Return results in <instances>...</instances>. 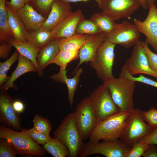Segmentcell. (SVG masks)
Instances as JSON below:
<instances>
[{
  "label": "cell",
  "instance_id": "ee69618b",
  "mask_svg": "<svg viewBox=\"0 0 157 157\" xmlns=\"http://www.w3.org/2000/svg\"><path fill=\"white\" fill-rule=\"evenodd\" d=\"M12 106L15 111L18 113H22L24 110V105L20 101L16 100L13 101Z\"/></svg>",
  "mask_w": 157,
  "mask_h": 157
},
{
  "label": "cell",
  "instance_id": "7bdbcfd3",
  "mask_svg": "<svg viewBox=\"0 0 157 157\" xmlns=\"http://www.w3.org/2000/svg\"><path fill=\"white\" fill-rule=\"evenodd\" d=\"M142 156L157 157V146L154 144H148V148Z\"/></svg>",
  "mask_w": 157,
  "mask_h": 157
},
{
  "label": "cell",
  "instance_id": "5bb4252c",
  "mask_svg": "<svg viewBox=\"0 0 157 157\" xmlns=\"http://www.w3.org/2000/svg\"><path fill=\"white\" fill-rule=\"evenodd\" d=\"M5 91L1 90L0 93V122L17 131L21 130L22 128L19 114L14 110L13 101Z\"/></svg>",
  "mask_w": 157,
  "mask_h": 157
},
{
  "label": "cell",
  "instance_id": "8d00e7d4",
  "mask_svg": "<svg viewBox=\"0 0 157 157\" xmlns=\"http://www.w3.org/2000/svg\"><path fill=\"white\" fill-rule=\"evenodd\" d=\"M31 138L39 144L43 145L49 142L52 138L50 135H46L35 129L33 127L27 129Z\"/></svg>",
  "mask_w": 157,
  "mask_h": 157
},
{
  "label": "cell",
  "instance_id": "30bf717a",
  "mask_svg": "<svg viewBox=\"0 0 157 157\" xmlns=\"http://www.w3.org/2000/svg\"><path fill=\"white\" fill-rule=\"evenodd\" d=\"M141 6L138 0H101L99 9L114 21L130 18Z\"/></svg>",
  "mask_w": 157,
  "mask_h": 157
},
{
  "label": "cell",
  "instance_id": "7402d4cb",
  "mask_svg": "<svg viewBox=\"0 0 157 157\" xmlns=\"http://www.w3.org/2000/svg\"><path fill=\"white\" fill-rule=\"evenodd\" d=\"M60 51L58 39H52L46 45L42 48L37 58L38 65L43 71L51 62Z\"/></svg>",
  "mask_w": 157,
  "mask_h": 157
},
{
  "label": "cell",
  "instance_id": "e0dca14e",
  "mask_svg": "<svg viewBox=\"0 0 157 157\" xmlns=\"http://www.w3.org/2000/svg\"><path fill=\"white\" fill-rule=\"evenodd\" d=\"M72 12L69 3L61 0H54L47 17L41 27L51 31Z\"/></svg>",
  "mask_w": 157,
  "mask_h": 157
},
{
  "label": "cell",
  "instance_id": "4316f807",
  "mask_svg": "<svg viewBox=\"0 0 157 157\" xmlns=\"http://www.w3.org/2000/svg\"><path fill=\"white\" fill-rule=\"evenodd\" d=\"M44 150L54 157H69V152L67 147L60 141L52 138L42 147Z\"/></svg>",
  "mask_w": 157,
  "mask_h": 157
},
{
  "label": "cell",
  "instance_id": "d590c367",
  "mask_svg": "<svg viewBox=\"0 0 157 157\" xmlns=\"http://www.w3.org/2000/svg\"><path fill=\"white\" fill-rule=\"evenodd\" d=\"M144 120L153 129H157V110L151 107L148 111H141Z\"/></svg>",
  "mask_w": 157,
  "mask_h": 157
},
{
  "label": "cell",
  "instance_id": "7a4b0ae2",
  "mask_svg": "<svg viewBox=\"0 0 157 157\" xmlns=\"http://www.w3.org/2000/svg\"><path fill=\"white\" fill-rule=\"evenodd\" d=\"M130 113L119 112L99 121L90 133L89 141H110L120 139Z\"/></svg>",
  "mask_w": 157,
  "mask_h": 157
},
{
  "label": "cell",
  "instance_id": "60d3db41",
  "mask_svg": "<svg viewBox=\"0 0 157 157\" xmlns=\"http://www.w3.org/2000/svg\"><path fill=\"white\" fill-rule=\"evenodd\" d=\"M31 0H10L6 1V5L9 8L17 11L23 7L27 3H29Z\"/></svg>",
  "mask_w": 157,
  "mask_h": 157
},
{
  "label": "cell",
  "instance_id": "3957f363",
  "mask_svg": "<svg viewBox=\"0 0 157 157\" xmlns=\"http://www.w3.org/2000/svg\"><path fill=\"white\" fill-rule=\"evenodd\" d=\"M103 83L108 88L113 100L120 111L130 113L133 110L135 82L119 74L118 78L114 77Z\"/></svg>",
  "mask_w": 157,
  "mask_h": 157
},
{
  "label": "cell",
  "instance_id": "7c38bea8",
  "mask_svg": "<svg viewBox=\"0 0 157 157\" xmlns=\"http://www.w3.org/2000/svg\"><path fill=\"white\" fill-rule=\"evenodd\" d=\"M123 65L132 76L144 74L151 76L157 79V73L150 67L141 41L139 40L134 46L131 56L126 60Z\"/></svg>",
  "mask_w": 157,
  "mask_h": 157
},
{
  "label": "cell",
  "instance_id": "603a6c76",
  "mask_svg": "<svg viewBox=\"0 0 157 157\" xmlns=\"http://www.w3.org/2000/svg\"><path fill=\"white\" fill-rule=\"evenodd\" d=\"M6 8L8 24L13 38L19 41H26L27 31L16 11L9 8L7 6Z\"/></svg>",
  "mask_w": 157,
  "mask_h": 157
},
{
  "label": "cell",
  "instance_id": "f6af8a7d",
  "mask_svg": "<svg viewBox=\"0 0 157 157\" xmlns=\"http://www.w3.org/2000/svg\"><path fill=\"white\" fill-rule=\"evenodd\" d=\"M63 1L69 3V2H75L79 1H86L88 0H61ZM97 3L99 7H100L101 5V0H94Z\"/></svg>",
  "mask_w": 157,
  "mask_h": 157
},
{
  "label": "cell",
  "instance_id": "ffe728a7",
  "mask_svg": "<svg viewBox=\"0 0 157 157\" xmlns=\"http://www.w3.org/2000/svg\"><path fill=\"white\" fill-rule=\"evenodd\" d=\"M18 63L13 72L11 74L8 81L1 87V90L6 91L12 88L16 90L14 82L19 76L26 73L32 72H38V69L33 63L28 59L19 53Z\"/></svg>",
  "mask_w": 157,
  "mask_h": 157
},
{
  "label": "cell",
  "instance_id": "74e56055",
  "mask_svg": "<svg viewBox=\"0 0 157 157\" xmlns=\"http://www.w3.org/2000/svg\"><path fill=\"white\" fill-rule=\"evenodd\" d=\"M143 48L147 57L150 68L157 73V54L149 48L148 44L144 41H141Z\"/></svg>",
  "mask_w": 157,
  "mask_h": 157
},
{
  "label": "cell",
  "instance_id": "d6a6232c",
  "mask_svg": "<svg viewBox=\"0 0 157 157\" xmlns=\"http://www.w3.org/2000/svg\"><path fill=\"white\" fill-rule=\"evenodd\" d=\"M120 75L124 76L133 81L143 83L157 88V81L146 77L141 74L137 77L132 76L128 72L123 65L122 67Z\"/></svg>",
  "mask_w": 157,
  "mask_h": 157
},
{
  "label": "cell",
  "instance_id": "44dd1931",
  "mask_svg": "<svg viewBox=\"0 0 157 157\" xmlns=\"http://www.w3.org/2000/svg\"><path fill=\"white\" fill-rule=\"evenodd\" d=\"M6 42L14 47L19 54L31 61L37 68L38 75L40 76L43 75V72L39 68L37 59L38 53L41 49L36 47L27 41H19L14 38L10 39Z\"/></svg>",
  "mask_w": 157,
  "mask_h": 157
},
{
  "label": "cell",
  "instance_id": "f1b7e54d",
  "mask_svg": "<svg viewBox=\"0 0 157 157\" xmlns=\"http://www.w3.org/2000/svg\"><path fill=\"white\" fill-rule=\"evenodd\" d=\"M78 58L79 50L59 51L51 64H55L60 67H63Z\"/></svg>",
  "mask_w": 157,
  "mask_h": 157
},
{
  "label": "cell",
  "instance_id": "836d02e7",
  "mask_svg": "<svg viewBox=\"0 0 157 157\" xmlns=\"http://www.w3.org/2000/svg\"><path fill=\"white\" fill-rule=\"evenodd\" d=\"M18 154L12 145L6 139H0V157H15Z\"/></svg>",
  "mask_w": 157,
  "mask_h": 157
},
{
  "label": "cell",
  "instance_id": "8992f818",
  "mask_svg": "<svg viewBox=\"0 0 157 157\" xmlns=\"http://www.w3.org/2000/svg\"><path fill=\"white\" fill-rule=\"evenodd\" d=\"M116 45L107 39L100 46L93 60L89 62L90 67L95 70L98 77L103 82L114 77L112 69Z\"/></svg>",
  "mask_w": 157,
  "mask_h": 157
},
{
  "label": "cell",
  "instance_id": "83f0119b",
  "mask_svg": "<svg viewBox=\"0 0 157 157\" xmlns=\"http://www.w3.org/2000/svg\"><path fill=\"white\" fill-rule=\"evenodd\" d=\"M90 19L97 25L101 31L106 35L112 31L116 24L115 21L102 12L94 13Z\"/></svg>",
  "mask_w": 157,
  "mask_h": 157
},
{
  "label": "cell",
  "instance_id": "d6986e66",
  "mask_svg": "<svg viewBox=\"0 0 157 157\" xmlns=\"http://www.w3.org/2000/svg\"><path fill=\"white\" fill-rule=\"evenodd\" d=\"M67 66L60 67L59 72L51 76V78L55 81L65 83L68 91V101L71 107H72L74 102L75 91L79 83L83 69L79 68L75 72V73L73 77L68 78L66 76L67 71L66 69Z\"/></svg>",
  "mask_w": 157,
  "mask_h": 157
},
{
  "label": "cell",
  "instance_id": "484cf974",
  "mask_svg": "<svg viewBox=\"0 0 157 157\" xmlns=\"http://www.w3.org/2000/svg\"><path fill=\"white\" fill-rule=\"evenodd\" d=\"M6 0H0V40L6 42L13 38L8 22Z\"/></svg>",
  "mask_w": 157,
  "mask_h": 157
},
{
  "label": "cell",
  "instance_id": "ba28073f",
  "mask_svg": "<svg viewBox=\"0 0 157 157\" xmlns=\"http://www.w3.org/2000/svg\"><path fill=\"white\" fill-rule=\"evenodd\" d=\"M96 113L99 122L120 112L112 98L110 91L103 83L88 97Z\"/></svg>",
  "mask_w": 157,
  "mask_h": 157
},
{
  "label": "cell",
  "instance_id": "e575fe53",
  "mask_svg": "<svg viewBox=\"0 0 157 157\" xmlns=\"http://www.w3.org/2000/svg\"><path fill=\"white\" fill-rule=\"evenodd\" d=\"M54 0H31L29 3L40 13L49 14Z\"/></svg>",
  "mask_w": 157,
  "mask_h": 157
},
{
  "label": "cell",
  "instance_id": "2e32d148",
  "mask_svg": "<svg viewBox=\"0 0 157 157\" xmlns=\"http://www.w3.org/2000/svg\"><path fill=\"white\" fill-rule=\"evenodd\" d=\"M106 40L107 35L103 32L90 35L79 50V62L74 72L82 63L93 60L100 46Z\"/></svg>",
  "mask_w": 157,
  "mask_h": 157
},
{
  "label": "cell",
  "instance_id": "cb8c5ba5",
  "mask_svg": "<svg viewBox=\"0 0 157 157\" xmlns=\"http://www.w3.org/2000/svg\"><path fill=\"white\" fill-rule=\"evenodd\" d=\"M90 35L75 33L69 37L58 39L60 51L79 50Z\"/></svg>",
  "mask_w": 157,
  "mask_h": 157
},
{
  "label": "cell",
  "instance_id": "d4e9b609",
  "mask_svg": "<svg viewBox=\"0 0 157 157\" xmlns=\"http://www.w3.org/2000/svg\"><path fill=\"white\" fill-rule=\"evenodd\" d=\"M26 38L27 41L41 49L52 39L51 31L41 27L35 31H27Z\"/></svg>",
  "mask_w": 157,
  "mask_h": 157
},
{
  "label": "cell",
  "instance_id": "9c48e42d",
  "mask_svg": "<svg viewBox=\"0 0 157 157\" xmlns=\"http://www.w3.org/2000/svg\"><path fill=\"white\" fill-rule=\"evenodd\" d=\"M154 129L143 119L141 111L134 109L130 113L120 139L129 145L132 146L142 138L149 134Z\"/></svg>",
  "mask_w": 157,
  "mask_h": 157
},
{
  "label": "cell",
  "instance_id": "f546056e",
  "mask_svg": "<svg viewBox=\"0 0 157 157\" xmlns=\"http://www.w3.org/2000/svg\"><path fill=\"white\" fill-rule=\"evenodd\" d=\"M19 52L15 50L10 57L7 60L0 63V85L1 87L9 80L10 76H7V73L11 65L18 59Z\"/></svg>",
  "mask_w": 157,
  "mask_h": 157
},
{
  "label": "cell",
  "instance_id": "6da1fadb",
  "mask_svg": "<svg viewBox=\"0 0 157 157\" xmlns=\"http://www.w3.org/2000/svg\"><path fill=\"white\" fill-rule=\"evenodd\" d=\"M6 139L13 146L18 155L39 157L44 156L46 151L29 135L27 129L15 131L6 125H0V138Z\"/></svg>",
  "mask_w": 157,
  "mask_h": 157
},
{
  "label": "cell",
  "instance_id": "9a60e30c",
  "mask_svg": "<svg viewBox=\"0 0 157 157\" xmlns=\"http://www.w3.org/2000/svg\"><path fill=\"white\" fill-rule=\"evenodd\" d=\"M84 19L80 9L72 12L51 31L52 39L67 37L75 34L78 25Z\"/></svg>",
  "mask_w": 157,
  "mask_h": 157
},
{
  "label": "cell",
  "instance_id": "8fae6325",
  "mask_svg": "<svg viewBox=\"0 0 157 157\" xmlns=\"http://www.w3.org/2000/svg\"><path fill=\"white\" fill-rule=\"evenodd\" d=\"M140 33L133 24L124 21L121 23H116L112 31L107 35V39L129 49L137 43Z\"/></svg>",
  "mask_w": 157,
  "mask_h": 157
},
{
  "label": "cell",
  "instance_id": "ab89813d",
  "mask_svg": "<svg viewBox=\"0 0 157 157\" xmlns=\"http://www.w3.org/2000/svg\"><path fill=\"white\" fill-rule=\"evenodd\" d=\"M13 46L6 42L0 41V58L7 59L10 56Z\"/></svg>",
  "mask_w": 157,
  "mask_h": 157
},
{
  "label": "cell",
  "instance_id": "4fadbf2b",
  "mask_svg": "<svg viewBox=\"0 0 157 157\" xmlns=\"http://www.w3.org/2000/svg\"><path fill=\"white\" fill-rule=\"evenodd\" d=\"M148 15L143 21L134 19L133 24L146 37L144 42L157 52V8L154 3L148 8Z\"/></svg>",
  "mask_w": 157,
  "mask_h": 157
},
{
  "label": "cell",
  "instance_id": "ac0fdd59",
  "mask_svg": "<svg viewBox=\"0 0 157 157\" xmlns=\"http://www.w3.org/2000/svg\"><path fill=\"white\" fill-rule=\"evenodd\" d=\"M16 12L27 31L39 29L47 18L38 13L29 3H26Z\"/></svg>",
  "mask_w": 157,
  "mask_h": 157
},
{
  "label": "cell",
  "instance_id": "52a82bcc",
  "mask_svg": "<svg viewBox=\"0 0 157 157\" xmlns=\"http://www.w3.org/2000/svg\"><path fill=\"white\" fill-rule=\"evenodd\" d=\"M75 122L83 141L89 138L99 122L95 110L88 97H86L75 106L74 113Z\"/></svg>",
  "mask_w": 157,
  "mask_h": 157
},
{
  "label": "cell",
  "instance_id": "bcb514c9",
  "mask_svg": "<svg viewBox=\"0 0 157 157\" xmlns=\"http://www.w3.org/2000/svg\"><path fill=\"white\" fill-rule=\"evenodd\" d=\"M140 2L141 6L144 9H147L148 8L146 0H138Z\"/></svg>",
  "mask_w": 157,
  "mask_h": 157
},
{
  "label": "cell",
  "instance_id": "f35d334b",
  "mask_svg": "<svg viewBox=\"0 0 157 157\" xmlns=\"http://www.w3.org/2000/svg\"><path fill=\"white\" fill-rule=\"evenodd\" d=\"M148 144L137 142L132 146L126 157H140L147 149Z\"/></svg>",
  "mask_w": 157,
  "mask_h": 157
},
{
  "label": "cell",
  "instance_id": "7dc6e473",
  "mask_svg": "<svg viewBox=\"0 0 157 157\" xmlns=\"http://www.w3.org/2000/svg\"><path fill=\"white\" fill-rule=\"evenodd\" d=\"M157 0H146L148 5V8L152 4L154 3V2Z\"/></svg>",
  "mask_w": 157,
  "mask_h": 157
},
{
  "label": "cell",
  "instance_id": "b9f144b4",
  "mask_svg": "<svg viewBox=\"0 0 157 157\" xmlns=\"http://www.w3.org/2000/svg\"><path fill=\"white\" fill-rule=\"evenodd\" d=\"M138 141L147 144H157V129H154L149 134L142 138Z\"/></svg>",
  "mask_w": 157,
  "mask_h": 157
},
{
  "label": "cell",
  "instance_id": "1f68e13d",
  "mask_svg": "<svg viewBox=\"0 0 157 157\" xmlns=\"http://www.w3.org/2000/svg\"><path fill=\"white\" fill-rule=\"evenodd\" d=\"M33 127L38 131L46 135H50L51 129V124L47 118L36 114L33 120Z\"/></svg>",
  "mask_w": 157,
  "mask_h": 157
},
{
  "label": "cell",
  "instance_id": "4dcf8cb0",
  "mask_svg": "<svg viewBox=\"0 0 157 157\" xmlns=\"http://www.w3.org/2000/svg\"><path fill=\"white\" fill-rule=\"evenodd\" d=\"M101 32L100 29L90 19H84L78 25L76 32V33L92 35Z\"/></svg>",
  "mask_w": 157,
  "mask_h": 157
},
{
  "label": "cell",
  "instance_id": "277c9868",
  "mask_svg": "<svg viewBox=\"0 0 157 157\" xmlns=\"http://www.w3.org/2000/svg\"><path fill=\"white\" fill-rule=\"evenodd\" d=\"M54 138L60 141L68 148L69 157H77L84 143L75 122L73 113H69L62 120L53 133Z\"/></svg>",
  "mask_w": 157,
  "mask_h": 157
},
{
  "label": "cell",
  "instance_id": "5b68a950",
  "mask_svg": "<svg viewBox=\"0 0 157 157\" xmlns=\"http://www.w3.org/2000/svg\"><path fill=\"white\" fill-rule=\"evenodd\" d=\"M132 146L121 139L84 144L79 153L80 157H85L96 154L106 157H126Z\"/></svg>",
  "mask_w": 157,
  "mask_h": 157
}]
</instances>
